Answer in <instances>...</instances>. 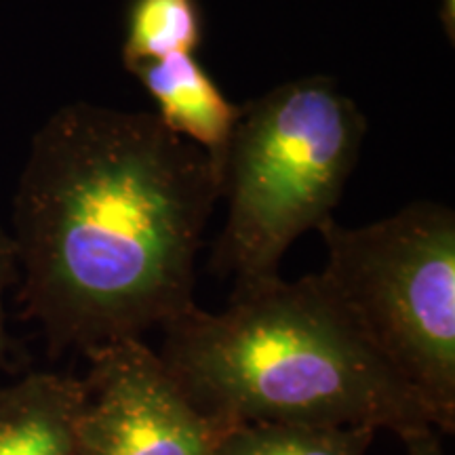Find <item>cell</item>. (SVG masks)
Instances as JSON below:
<instances>
[{"label": "cell", "mask_w": 455, "mask_h": 455, "mask_svg": "<svg viewBox=\"0 0 455 455\" xmlns=\"http://www.w3.org/2000/svg\"><path fill=\"white\" fill-rule=\"evenodd\" d=\"M221 196L212 158L155 112L78 101L34 135L13 203L20 298L51 355L87 352L195 304V261Z\"/></svg>", "instance_id": "obj_1"}, {"label": "cell", "mask_w": 455, "mask_h": 455, "mask_svg": "<svg viewBox=\"0 0 455 455\" xmlns=\"http://www.w3.org/2000/svg\"><path fill=\"white\" fill-rule=\"evenodd\" d=\"M163 329L158 356L192 405L224 424L435 428L318 272L241 289L221 312L192 306Z\"/></svg>", "instance_id": "obj_2"}, {"label": "cell", "mask_w": 455, "mask_h": 455, "mask_svg": "<svg viewBox=\"0 0 455 455\" xmlns=\"http://www.w3.org/2000/svg\"><path fill=\"white\" fill-rule=\"evenodd\" d=\"M367 118L331 76H301L241 106L221 167L228 218L212 266L235 291L278 278L295 238L333 218Z\"/></svg>", "instance_id": "obj_3"}, {"label": "cell", "mask_w": 455, "mask_h": 455, "mask_svg": "<svg viewBox=\"0 0 455 455\" xmlns=\"http://www.w3.org/2000/svg\"><path fill=\"white\" fill-rule=\"evenodd\" d=\"M318 272L371 348L418 395L439 432L455 430V212L418 201L373 224L318 226Z\"/></svg>", "instance_id": "obj_4"}, {"label": "cell", "mask_w": 455, "mask_h": 455, "mask_svg": "<svg viewBox=\"0 0 455 455\" xmlns=\"http://www.w3.org/2000/svg\"><path fill=\"white\" fill-rule=\"evenodd\" d=\"M74 455H215L228 424L192 405L140 338L87 352Z\"/></svg>", "instance_id": "obj_5"}, {"label": "cell", "mask_w": 455, "mask_h": 455, "mask_svg": "<svg viewBox=\"0 0 455 455\" xmlns=\"http://www.w3.org/2000/svg\"><path fill=\"white\" fill-rule=\"evenodd\" d=\"M156 106V118L178 138L190 141L224 167L228 146L241 118V106L221 93L196 53H175L129 68Z\"/></svg>", "instance_id": "obj_6"}, {"label": "cell", "mask_w": 455, "mask_h": 455, "mask_svg": "<svg viewBox=\"0 0 455 455\" xmlns=\"http://www.w3.org/2000/svg\"><path fill=\"white\" fill-rule=\"evenodd\" d=\"M83 379L30 373L0 388V455H74Z\"/></svg>", "instance_id": "obj_7"}, {"label": "cell", "mask_w": 455, "mask_h": 455, "mask_svg": "<svg viewBox=\"0 0 455 455\" xmlns=\"http://www.w3.org/2000/svg\"><path fill=\"white\" fill-rule=\"evenodd\" d=\"M375 432L369 426L228 424L215 455H365Z\"/></svg>", "instance_id": "obj_8"}, {"label": "cell", "mask_w": 455, "mask_h": 455, "mask_svg": "<svg viewBox=\"0 0 455 455\" xmlns=\"http://www.w3.org/2000/svg\"><path fill=\"white\" fill-rule=\"evenodd\" d=\"M203 43L198 0H131L124 21V70L175 53H196Z\"/></svg>", "instance_id": "obj_9"}, {"label": "cell", "mask_w": 455, "mask_h": 455, "mask_svg": "<svg viewBox=\"0 0 455 455\" xmlns=\"http://www.w3.org/2000/svg\"><path fill=\"white\" fill-rule=\"evenodd\" d=\"M17 278H20V270H17L13 238L0 228V365H4L11 355V339L4 325V293Z\"/></svg>", "instance_id": "obj_10"}, {"label": "cell", "mask_w": 455, "mask_h": 455, "mask_svg": "<svg viewBox=\"0 0 455 455\" xmlns=\"http://www.w3.org/2000/svg\"><path fill=\"white\" fill-rule=\"evenodd\" d=\"M401 439L407 447V455H447L439 439V430L432 428V426L409 432Z\"/></svg>", "instance_id": "obj_11"}]
</instances>
